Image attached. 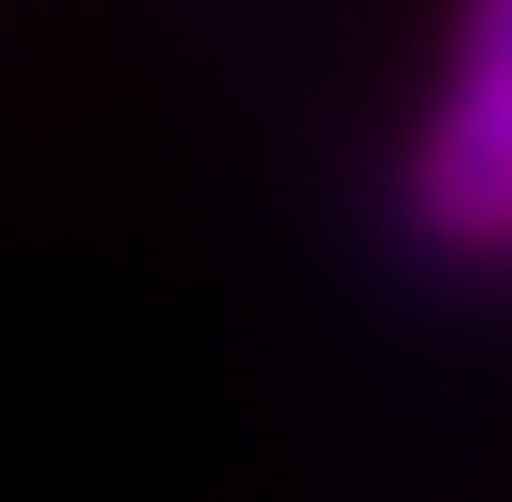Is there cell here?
<instances>
[{
	"label": "cell",
	"instance_id": "cell-1",
	"mask_svg": "<svg viewBox=\"0 0 512 502\" xmlns=\"http://www.w3.org/2000/svg\"><path fill=\"white\" fill-rule=\"evenodd\" d=\"M390 226L451 277H502L512 236V0H451L441 82L390 164Z\"/></svg>",
	"mask_w": 512,
	"mask_h": 502
},
{
	"label": "cell",
	"instance_id": "cell-2",
	"mask_svg": "<svg viewBox=\"0 0 512 502\" xmlns=\"http://www.w3.org/2000/svg\"><path fill=\"white\" fill-rule=\"evenodd\" d=\"M502 277H512V236H502Z\"/></svg>",
	"mask_w": 512,
	"mask_h": 502
}]
</instances>
